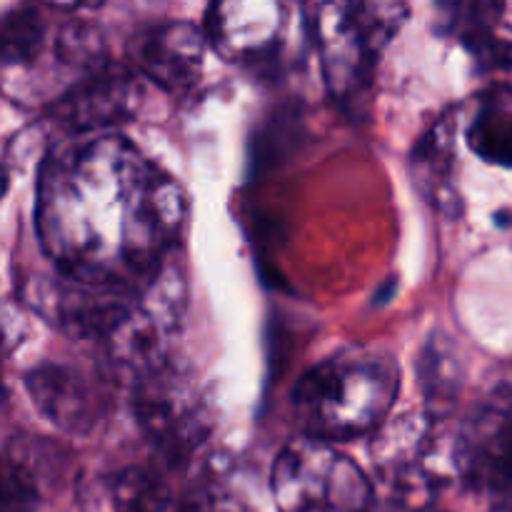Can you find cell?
<instances>
[{
  "label": "cell",
  "instance_id": "cell-8",
  "mask_svg": "<svg viewBox=\"0 0 512 512\" xmlns=\"http://www.w3.org/2000/svg\"><path fill=\"white\" fill-rule=\"evenodd\" d=\"M455 475L493 498L512 490V370L465 415L453 443Z\"/></svg>",
  "mask_w": 512,
  "mask_h": 512
},
{
  "label": "cell",
  "instance_id": "cell-14",
  "mask_svg": "<svg viewBox=\"0 0 512 512\" xmlns=\"http://www.w3.org/2000/svg\"><path fill=\"white\" fill-rule=\"evenodd\" d=\"M445 13L450 33L483 68H510L512 3H458Z\"/></svg>",
  "mask_w": 512,
  "mask_h": 512
},
{
  "label": "cell",
  "instance_id": "cell-7",
  "mask_svg": "<svg viewBox=\"0 0 512 512\" xmlns=\"http://www.w3.org/2000/svg\"><path fill=\"white\" fill-rule=\"evenodd\" d=\"M133 413L168 465L185 463L208 438L210 418L200 390L170 363L133 385Z\"/></svg>",
  "mask_w": 512,
  "mask_h": 512
},
{
  "label": "cell",
  "instance_id": "cell-6",
  "mask_svg": "<svg viewBox=\"0 0 512 512\" xmlns=\"http://www.w3.org/2000/svg\"><path fill=\"white\" fill-rule=\"evenodd\" d=\"M375 475L398 503L423 508L455 473L453 445L443 448L438 420L428 413H405L388 420L370 443Z\"/></svg>",
  "mask_w": 512,
  "mask_h": 512
},
{
  "label": "cell",
  "instance_id": "cell-22",
  "mask_svg": "<svg viewBox=\"0 0 512 512\" xmlns=\"http://www.w3.org/2000/svg\"><path fill=\"white\" fill-rule=\"evenodd\" d=\"M493 512H512V490L510 493L500 495V498H495Z\"/></svg>",
  "mask_w": 512,
  "mask_h": 512
},
{
  "label": "cell",
  "instance_id": "cell-5",
  "mask_svg": "<svg viewBox=\"0 0 512 512\" xmlns=\"http://www.w3.org/2000/svg\"><path fill=\"white\" fill-rule=\"evenodd\" d=\"M185 313V278L175 263H165L145 288L123 325L105 340L113 375L133 388L170 363V340Z\"/></svg>",
  "mask_w": 512,
  "mask_h": 512
},
{
  "label": "cell",
  "instance_id": "cell-12",
  "mask_svg": "<svg viewBox=\"0 0 512 512\" xmlns=\"http://www.w3.org/2000/svg\"><path fill=\"white\" fill-rule=\"evenodd\" d=\"M25 390L38 413L68 435H90L108 418L110 395L100 378L65 363L35 365Z\"/></svg>",
  "mask_w": 512,
  "mask_h": 512
},
{
  "label": "cell",
  "instance_id": "cell-3",
  "mask_svg": "<svg viewBox=\"0 0 512 512\" xmlns=\"http://www.w3.org/2000/svg\"><path fill=\"white\" fill-rule=\"evenodd\" d=\"M405 18V3H318L305 8L325 88L348 113L358 115L368 103L375 68Z\"/></svg>",
  "mask_w": 512,
  "mask_h": 512
},
{
  "label": "cell",
  "instance_id": "cell-9",
  "mask_svg": "<svg viewBox=\"0 0 512 512\" xmlns=\"http://www.w3.org/2000/svg\"><path fill=\"white\" fill-rule=\"evenodd\" d=\"M143 288L80 283L60 273L55 278L40 275L25 283V305L73 338L105 343L133 313Z\"/></svg>",
  "mask_w": 512,
  "mask_h": 512
},
{
  "label": "cell",
  "instance_id": "cell-18",
  "mask_svg": "<svg viewBox=\"0 0 512 512\" xmlns=\"http://www.w3.org/2000/svg\"><path fill=\"white\" fill-rule=\"evenodd\" d=\"M40 448L30 438H13L3 455V512H38L43 500Z\"/></svg>",
  "mask_w": 512,
  "mask_h": 512
},
{
  "label": "cell",
  "instance_id": "cell-2",
  "mask_svg": "<svg viewBox=\"0 0 512 512\" xmlns=\"http://www.w3.org/2000/svg\"><path fill=\"white\" fill-rule=\"evenodd\" d=\"M400 368L383 350L348 348L320 360L298 380L293 410L308 438L325 443L375 435L390 420Z\"/></svg>",
  "mask_w": 512,
  "mask_h": 512
},
{
  "label": "cell",
  "instance_id": "cell-10",
  "mask_svg": "<svg viewBox=\"0 0 512 512\" xmlns=\"http://www.w3.org/2000/svg\"><path fill=\"white\" fill-rule=\"evenodd\" d=\"M290 8L273 0H230L208 8L203 30L223 60L263 65L280 55L288 35Z\"/></svg>",
  "mask_w": 512,
  "mask_h": 512
},
{
  "label": "cell",
  "instance_id": "cell-20",
  "mask_svg": "<svg viewBox=\"0 0 512 512\" xmlns=\"http://www.w3.org/2000/svg\"><path fill=\"white\" fill-rule=\"evenodd\" d=\"M465 143L480 160L512 168V108L500 100H483L465 128Z\"/></svg>",
  "mask_w": 512,
  "mask_h": 512
},
{
  "label": "cell",
  "instance_id": "cell-1",
  "mask_svg": "<svg viewBox=\"0 0 512 512\" xmlns=\"http://www.w3.org/2000/svg\"><path fill=\"white\" fill-rule=\"evenodd\" d=\"M188 193L118 133L50 145L38 175L35 230L65 278L143 288L170 263Z\"/></svg>",
  "mask_w": 512,
  "mask_h": 512
},
{
  "label": "cell",
  "instance_id": "cell-21",
  "mask_svg": "<svg viewBox=\"0 0 512 512\" xmlns=\"http://www.w3.org/2000/svg\"><path fill=\"white\" fill-rule=\"evenodd\" d=\"M175 512H245L243 505L230 500L223 490L213 485H195L183 500H180Z\"/></svg>",
  "mask_w": 512,
  "mask_h": 512
},
{
  "label": "cell",
  "instance_id": "cell-11",
  "mask_svg": "<svg viewBox=\"0 0 512 512\" xmlns=\"http://www.w3.org/2000/svg\"><path fill=\"white\" fill-rule=\"evenodd\" d=\"M143 105V78L130 65H103L53 103V118L70 135H100L128 123Z\"/></svg>",
  "mask_w": 512,
  "mask_h": 512
},
{
  "label": "cell",
  "instance_id": "cell-16",
  "mask_svg": "<svg viewBox=\"0 0 512 512\" xmlns=\"http://www.w3.org/2000/svg\"><path fill=\"white\" fill-rule=\"evenodd\" d=\"M418 378L423 388L425 413L440 423L455 410L465 385V360L453 340L445 335H433L425 343L418 360Z\"/></svg>",
  "mask_w": 512,
  "mask_h": 512
},
{
  "label": "cell",
  "instance_id": "cell-17",
  "mask_svg": "<svg viewBox=\"0 0 512 512\" xmlns=\"http://www.w3.org/2000/svg\"><path fill=\"white\" fill-rule=\"evenodd\" d=\"M50 5H15L3 15L0 25V60L8 70H35L40 58L48 53L53 40L55 20L50 18Z\"/></svg>",
  "mask_w": 512,
  "mask_h": 512
},
{
  "label": "cell",
  "instance_id": "cell-15",
  "mask_svg": "<svg viewBox=\"0 0 512 512\" xmlns=\"http://www.w3.org/2000/svg\"><path fill=\"white\" fill-rule=\"evenodd\" d=\"M455 135H458V118L455 113L443 115L415 143L413 155H410V173H413L418 190L445 213H450L448 205H455V195L450 190V175H453L455 165Z\"/></svg>",
  "mask_w": 512,
  "mask_h": 512
},
{
  "label": "cell",
  "instance_id": "cell-13",
  "mask_svg": "<svg viewBox=\"0 0 512 512\" xmlns=\"http://www.w3.org/2000/svg\"><path fill=\"white\" fill-rule=\"evenodd\" d=\"M208 35L188 20H160L130 38V68L173 95H183L203 75Z\"/></svg>",
  "mask_w": 512,
  "mask_h": 512
},
{
  "label": "cell",
  "instance_id": "cell-19",
  "mask_svg": "<svg viewBox=\"0 0 512 512\" xmlns=\"http://www.w3.org/2000/svg\"><path fill=\"white\" fill-rule=\"evenodd\" d=\"M110 512H168L173 490L163 470L153 465H128L110 478Z\"/></svg>",
  "mask_w": 512,
  "mask_h": 512
},
{
  "label": "cell",
  "instance_id": "cell-4",
  "mask_svg": "<svg viewBox=\"0 0 512 512\" xmlns=\"http://www.w3.org/2000/svg\"><path fill=\"white\" fill-rule=\"evenodd\" d=\"M270 490L278 512H370L375 503L368 475L333 443L308 435L280 450Z\"/></svg>",
  "mask_w": 512,
  "mask_h": 512
}]
</instances>
